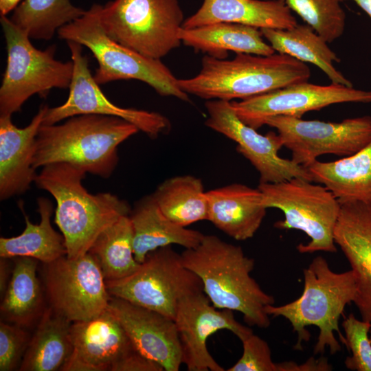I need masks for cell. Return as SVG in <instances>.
I'll return each instance as SVG.
<instances>
[{
  "label": "cell",
  "instance_id": "obj_16",
  "mask_svg": "<svg viewBox=\"0 0 371 371\" xmlns=\"http://www.w3.org/2000/svg\"><path fill=\"white\" fill-rule=\"evenodd\" d=\"M234 311L214 307L203 291L190 295L178 304L175 323L182 351V363L188 371H224L207 347L209 337L227 330L242 341L253 333L238 322Z\"/></svg>",
  "mask_w": 371,
  "mask_h": 371
},
{
  "label": "cell",
  "instance_id": "obj_8",
  "mask_svg": "<svg viewBox=\"0 0 371 371\" xmlns=\"http://www.w3.org/2000/svg\"><path fill=\"white\" fill-rule=\"evenodd\" d=\"M5 39L7 65L0 87V115H11L34 94L42 96L53 88L69 87L73 61L55 58L56 47L36 49L28 35L10 18L1 16Z\"/></svg>",
  "mask_w": 371,
  "mask_h": 371
},
{
  "label": "cell",
  "instance_id": "obj_12",
  "mask_svg": "<svg viewBox=\"0 0 371 371\" xmlns=\"http://www.w3.org/2000/svg\"><path fill=\"white\" fill-rule=\"evenodd\" d=\"M265 125L276 129L292 160L306 167L322 155H352L371 142V116L345 119L340 122L304 120L275 116Z\"/></svg>",
  "mask_w": 371,
  "mask_h": 371
},
{
  "label": "cell",
  "instance_id": "obj_6",
  "mask_svg": "<svg viewBox=\"0 0 371 371\" xmlns=\"http://www.w3.org/2000/svg\"><path fill=\"white\" fill-rule=\"evenodd\" d=\"M101 5L94 3L78 19L61 27L57 34L66 41L87 47L98 61L93 75L98 85L120 80L142 81L161 96L189 101L178 79L160 60L144 56L111 39L100 21Z\"/></svg>",
  "mask_w": 371,
  "mask_h": 371
},
{
  "label": "cell",
  "instance_id": "obj_40",
  "mask_svg": "<svg viewBox=\"0 0 371 371\" xmlns=\"http://www.w3.org/2000/svg\"><path fill=\"white\" fill-rule=\"evenodd\" d=\"M340 1L345 0H339ZM355 2L371 19V0H352Z\"/></svg>",
  "mask_w": 371,
  "mask_h": 371
},
{
  "label": "cell",
  "instance_id": "obj_38",
  "mask_svg": "<svg viewBox=\"0 0 371 371\" xmlns=\"http://www.w3.org/2000/svg\"><path fill=\"white\" fill-rule=\"evenodd\" d=\"M7 258H1V267H0V289L1 293H5L7 286L8 285V266L7 263Z\"/></svg>",
  "mask_w": 371,
  "mask_h": 371
},
{
  "label": "cell",
  "instance_id": "obj_26",
  "mask_svg": "<svg viewBox=\"0 0 371 371\" xmlns=\"http://www.w3.org/2000/svg\"><path fill=\"white\" fill-rule=\"evenodd\" d=\"M263 37L277 53L319 68L331 83L352 87V83L334 66L340 61L328 43L310 25L297 24L288 29H260Z\"/></svg>",
  "mask_w": 371,
  "mask_h": 371
},
{
  "label": "cell",
  "instance_id": "obj_14",
  "mask_svg": "<svg viewBox=\"0 0 371 371\" xmlns=\"http://www.w3.org/2000/svg\"><path fill=\"white\" fill-rule=\"evenodd\" d=\"M74 63V71L67 100L61 105L48 108L43 124H55L73 116L86 114L121 117L137 127L151 138L168 131L170 122L161 113L114 104L102 93L82 54V45L67 41Z\"/></svg>",
  "mask_w": 371,
  "mask_h": 371
},
{
  "label": "cell",
  "instance_id": "obj_3",
  "mask_svg": "<svg viewBox=\"0 0 371 371\" xmlns=\"http://www.w3.org/2000/svg\"><path fill=\"white\" fill-rule=\"evenodd\" d=\"M86 173L69 164L54 163L43 166L34 180L56 200L54 221L64 237L66 256L72 259L87 254L105 229L131 211L111 193H89L82 183Z\"/></svg>",
  "mask_w": 371,
  "mask_h": 371
},
{
  "label": "cell",
  "instance_id": "obj_32",
  "mask_svg": "<svg viewBox=\"0 0 371 371\" xmlns=\"http://www.w3.org/2000/svg\"><path fill=\"white\" fill-rule=\"evenodd\" d=\"M85 11L70 0H23L10 19L30 38L48 41Z\"/></svg>",
  "mask_w": 371,
  "mask_h": 371
},
{
  "label": "cell",
  "instance_id": "obj_1",
  "mask_svg": "<svg viewBox=\"0 0 371 371\" xmlns=\"http://www.w3.org/2000/svg\"><path fill=\"white\" fill-rule=\"evenodd\" d=\"M181 256L184 266L201 281L203 291L214 307L242 313L249 326L265 328L270 325L265 308L274 304V297L251 276L255 262L241 247L207 234Z\"/></svg>",
  "mask_w": 371,
  "mask_h": 371
},
{
  "label": "cell",
  "instance_id": "obj_29",
  "mask_svg": "<svg viewBox=\"0 0 371 371\" xmlns=\"http://www.w3.org/2000/svg\"><path fill=\"white\" fill-rule=\"evenodd\" d=\"M38 211L41 216L38 224L32 223L22 210L25 228L19 236L0 238L1 258H11L21 256L34 258L43 264L52 262L67 255L63 235L56 232L51 225L53 205L45 197L37 199Z\"/></svg>",
  "mask_w": 371,
  "mask_h": 371
},
{
  "label": "cell",
  "instance_id": "obj_39",
  "mask_svg": "<svg viewBox=\"0 0 371 371\" xmlns=\"http://www.w3.org/2000/svg\"><path fill=\"white\" fill-rule=\"evenodd\" d=\"M21 0H0L1 16H6L10 11L14 10Z\"/></svg>",
  "mask_w": 371,
  "mask_h": 371
},
{
  "label": "cell",
  "instance_id": "obj_11",
  "mask_svg": "<svg viewBox=\"0 0 371 371\" xmlns=\"http://www.w3.org/2000/svg\"><path fill=\"white\" fill-rule=\"evenodd\" d=\"M43 284L49 306L73 322L91 319L105 311L111 295L100 267L88 252L43 264Z\"/></svg>",
  "mask_w": 371,
  "mask_h": 371
},
{
  "label": "cell",
  "instance_id": "obj_31",
  "mask_svg": "<svg viewBox=\"0 0 371 371\" xmlns=\"http://www.w3.org/2000/svg\"><path fill=\"white\" fill-rule=\"evenodd\" d=\"M133 229L129 215L120 217L95 239L89 252L98 261L105 281L125 278L140 263L133 253Z\"/></svg>",
  "mask_w": 371,
  "mask_h": 371
},
{
  "label": "cell",
  "instance_id": "obj_27",
  "mask_svg": "<svg viewBox=\"0 0 371 371\" xmlns=\"http://www.w3.org/2000/svg\"><path fill=\"white\" fill-rule=\"evenodd\" d=\"M71 324L52 307L45 308L30 338L19 370H61L74 350Z\"/></svg>",
  "mask_w": 371,
  "mask_h": 371
},
{
  "label": "cell",
  "instance_id": "obj_20",
  "mask_svg": "<svg viewBox=\"0 0 371 371\" xmlns=\"http://www.w3.org/2000/svg\"><path fill=\"white\" fill-rule=\"evenodd\" d=\"M47 105L40 107L30 123L18 128L11 115H0V199L25 192L37 174L32 167L36 139Z\"/></svg>",
  "mask_w": 371,
  "mask_h": 371
},
{
  "label": "cell",
  "instance_id": "obj_15",
  "mask_svg": "<svg viewBox=\"0 0 371 371\" xmlns=\"http://www.w3.org/2000/svg\"><path fill=\"white\" fill-rule=\"evenodd\" d=\"M345 102L370 103L371 91L333 83L319 85L306 81L239 102L231 101V104L243 122L257 130L272 117L301 118L308 111Z\"/></svg>",
  "mask_w": 371,
  "mask_h": 371
},
{
  "label": "cell",
  "instance_id": "obj_25",
  "mask_svg": "<svg viewBox=\"0 0 371 371\" xmlns=\"http://www.w3.org/2000/svg\"><path fill=\"white\" fill-rule=\"evenodd\" d=\"M305 168L313 181L324 185L340 203H371V142L352 155L333 161L315 160Z\"/></svg>",
  "mask_w": 371,
  "mask_h": 371
},
{
  "label": "cell",
  "instance_id": "obj_36",
  "mask_svg": "<svg viewBox=\"0 0 371 371\" xmlns=\"http://www.w3.org/2000/svg\"><path fill=\"white\" fill-rule=\"evenodd\" d=\"M241 341L243 355L227 371H278L266 341L252 333Z\"/></svg>",
  "mask_w": 371,
  "mask_h": 371
},
{
  "label": "cell",
  "instance_id": "obj_23",
  "mask_svg": "<svg viewBox=\"0 0 371 371\" xmlns=\"http://www.w3.org/2000/svg\"><path fill=\"white\" fill-rule=\"evenodd\" d=\"M133 229V253L142 263L151 251L178 245L185 249L197 246L205 234L180 226L167 218L159 209L153 194L142 198L129 214Z\"/></svg>",
  "mask_w": 371,
  "mask_h": 371
},
{
  "label": "cell",
  "instance_id": "obj_33",
  "mask_svg": "<svg viewBox=\"0 0 371 371\" xmlns=\"http://www.w3.org/2000/svg\"><path fill=\"white\" fill-rule=\"evenodd\" d=\"M291 10L329 43L341 37L346 13L339 0H285Z\"/></svg>",
  "mask_w": 371,
  "mask_h": 371
},
{
  "label": "cell",
  "instance_id": "obj_28",
  "mask_svg": "<svg viewBox=\"0 0 371 371\" xmlns=\"http://www.w3.org/2000/svg\"><path fill=\"white\" fill-rule=\"evenodd\" d=\"M8 285L1 303L4 321L28 327L39 320L45 308L43 291L37 276V260L16 257Z\"/></svg>",
  "mask_w": 371,
  "mask_h": 371
},
{
  "label": "cell",
  "instance_id": "obj_2",
  "mask_svg": "<svg viewBox=\"0 0 371 371\" xmlns=\"http://www.w3.org/2000/svg\"><path fill=\"white\" fill-rule=\"evenodd\" d=\"M138 131L137 126L121 117L95 114L73 116L62 124H42L36 139L32 167L36 170L66 163L108 178L118 163L119 145Z\"/></svg>",
  "mask_w": 371,
  "mask_h": 371
},
{
  "label": "cell",
  "instance_id": "obj_5",
  "mask_svg": "<svg viewBox=\"0 0 371 371\" xmlns=\"http://www.w3.org/2000/svg\"><path fill=\"white\" fill-rule=\"evenodd\" d=\"M303 273L304 290L300 297L282 306L267 305L265 311L269 315L283 317L291 323L297 335L295 349L302 350V342L309 341L311 334L306 327L313 325L319 330L314 354H322L326 348L332 355L335 354L341 350V346L335 332L341 342L346 344L339 320L346 306L355 298L356 275L352 269L343 273L333 271L322 256L315 257Z\"/></svg>",
  "mask_w": 371,
  "mask_h": 371
},
{
  "label": "cell",
  "instance_id": "obj_34",
  "mask_svg": "<svg viewBox=\"0 0 371 371\" xmlns=\"http://www.w3.org/2000/svg\"><path fill=\"white\" fill-rule=\"evenodd\" d=\"M341 325L345 332V345L352 353L345 360L346 367L351 370L371 371V341L368 336L371 322L357 319L350 313Z\"/></svg>",
  "mask_w": 371,
  "mask_h": 371
},
{
  "label": "cell",
  "instance_id": "obj_37",
  "mask_svg": "<svg viewBox=\"0 0 371 371\" xmlns=\"http://www.w3.org/2000/svg\"><path fill=\"white\" fill-rule=\"evenodd\" d=\"M111 371H164L155 361L146 357L136 350L116 363Z\"/></svg>",
  "mask_w": 371,
  "mask_h": 371
},
{
  "label": "cell",
  "instance_id": "obj_21",
  "mask_svg": "<svg viewBox=\"0 0 371 371\" xmlns=\"http://www.w3.org/2000/svg\"><path fill=\"white\" fill-rule=\"evenodd\" d=\"M206 194L207 221L236 240H246L254 236L267 211L258 188L235 183L209 190Z\"/></svg>",
  "mask_w": 371,
  "mask_h": 371
},
{
  "label": "cell",
  "instance_id": "obj_13",
  "mask_svg": "<svg viewBox=\"0 0 371 371\" xmlns=\"http://www.w3.org/2000/svg\"><path fill=\"white\" fill-rule=\"evenodd\" d=\"M205 107L208 113L205 125L237 144L238 152L258 172L260 183H277L293 178L313 181L305 167L279 156L278 151L284 146L278 133H258L238 117L231 102L210 100Z\"/></svg>",
  "mask_w": 371,
  "mask_h": 371
},
{
  "label": "cell",
  "instance_id": "obj_30",
  "mask_svg": "<svg viewBox=\"0 0 371 371\" xmlns=\"http://www.w3.org/2000/svg\"><path fill=\"white\" fill-rule=\"evenodd\" d=\"M163 214L175 223L187 227L207 220L208 202L202 180L177 175L161 183L152 194Z\"/></svg>",
  "mask_w": 371,
  "mask_h": 371
},
{
  "label": "cell",
  "instance_id": "obj_4",
  "mask_svg": "<svg viewBox=\"0 0 371 371\" xmlns=\"http://www.w3.org/2000/svg\"><path fill=\"white\" fill-rule=\"evenodd\" d=\"M310 76L306 63L279 53L236 54L232 60L205 55L199 73L190 78L178 79V84L188 94L231 102L306 82Z\"/></svg>",
  "mask_w": 371,
  "mask_h": 371
},
{
  "label": "cell",
  "instance_id": "obj_9",
  "mask_svg": "<svg viewBox=\"0 0 371 371\" xmlns=\"http://www.w3.org/2000/svg\"><path fill=\"white\" fill-rule=\"evenodd\" d=\"M302 178L277 183H260L262 202L267 208L280 210L284 219L274 223L280 229H298L309 238L297 246L300 253L337 252L334 230L341 203L324 186Z\"/></svg>",
  "mask_w": 371,
  "mask_h": 371
},
{
  "label": "cell",
  "instance_id": "obj_22",
  "mask_svg": "<svg viewBox=\"0 0 371 371\" xmlns=\"http://www.w3.org/2000/svg\"><path fill=\"white\" fill-rule=\"evenodd\" d=\"M228 22L259 29H288L297 24L285 0H203L183 28Z\"/></svg>",
  "mask_w": 371,
  "mask_h": 371
},
{
  "label": "cell",
  "instance_id": "obj_10",
  "mask_svg": "<svg viewBox=\"0 0 371 371\" xmlns=\"http://www.w3.org/2000/svg\"><path fill=\"white\" fill-rule=\"evenodd\" d=\"M114 297L157 311L174 320L179 302L203 291L199 277L183 264L171 246L150 252L135 271L122 279L106 281Z\"/></svg>",
  "mask_w": 371,
  "mask_h": 371
},
{
  "label": "cell",
  "instance_id": "obj_17",
  "mask_svg": "<svg viewBox=\"0 0 371 371\" xmlns=\"http://www.w3.org/2000/svg\"><path fill=\"white\" fill-rule=\"evenodd\" d=\"M108 307L122 324L137 352L159 364L164 371L179 370L182 351L172 319L112 296Z\"/></svg>",
  "mask_w": 371,
  "mask_h": 371
},
{
  "label": "cell",
  "instance_id": "obj_18",
  "mask_svg": "<svg viewBox=\"0 0 371 371\" xmlns=\"http://www.w3.org/2000/svg\"><path fill=\"white\" fill-rule=\"evenodd\" d=\"M73 352L63 371H111L135 349L122 324L109 308L91 319L73 322Z\"/></svg>",
  "mask_w": 371,
  "mask_h": 371
},
{
  "label": "cell",
  "instance_id": "obj_41",
  "mask_svg": "<svg viewBox=\"0 0 371 371\" xmlns=\"http://www.w3.org/2000/svg\"><path fill=\"white\" fill-rule=\"evenodd\" d=\"M370 341H371V336H370Z\"/></svg>",
  "mask_w": 371,
  "mask_h": 371
},
{
  "label": "cell",
  "instance_id": "obj_24",
  "mask_svg": "<svg viewBox=\"0 0 371 371\" xmlns=\"http://www.w3.org/2000/svg\"><path fill=\"white\" fill-rule=\"evenodd\" d=\"M181 42L195 51L225 59L228 52L269 56L276 53L263 38L260 29L235 23L220 22L191 29L181 28Z\"/></svg>",
  "mask_w": 371,
  "mask_h": 371
},
{
  "label": "cell",
  "instance_id": "obj_19",
  "mask_svg": "<svg viewBox=\"0 0 371 371\" xmlns=\"http://www.w3.org/2000/svg\"><path fill=\"white\" fill-rule=\"evenodd\" d=\"M334 240L357 277L353 302L361 319L371 322V203H341Z\"/></svg>",
  "mask_w": 371,
  "mask_h": 371
},
{
  "label": "cell",
  "instance_id": "obj_35",
  "mask_svg": "<svg viewBox=\"0 0 371 371\" xmlns=\"http://www.w3.org/2000/svg\"><path fill=\"white\" fill-rule=\"evenodd\" d=\"M30 338L24 327L1 322L0 371H12L20 367Z\"/></svg>",
  "mask_w": 371,
  "mask_h": 371
},
{
  "label": "cell",
  "instance_id": "obj_7",
  "mask_svg": "<svg viewBox=\"0 0 371 371\" xmlns=\"http://www.w3.org/2000/svg\"><path fill=\"white\" fill-rule=\"evenodd\" d=\"M184 20L178 0H113L100 9L102 25L111 39L157 60L180 45Z\"/></svg>",
  "mask_w": 371,
  "mask_h": 371
}]
</instances>
